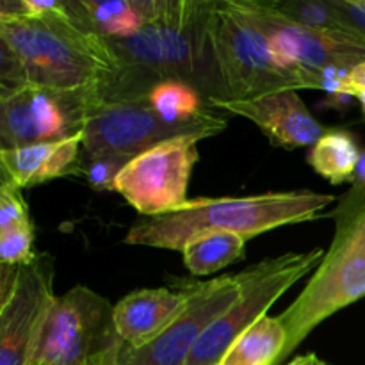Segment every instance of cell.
<instances>
[{"instance_id":"cell-12","label":"cell","mask_w":365,"mask_h":365,"mask_svg":"<svg viewBox=\"0 0 365 365\" xmlns=\"http://www.w3.org/2000/svg\"><path fill=\"white\" fill-rule=\"evenodd\" d=\"M200 138H177L164 141L127 163L118 177L114 191L141 217L173 212L187 202L189 180L198 163Z\"/></svg>"},{"instance_id":"cell-27","label":"cell","mask_w":365,"mask_h":365,"mask_svg":"<svg viewBox=\"0 0 365 365\" xmlns=\"http://www.w3.org/2000/svg\"><path fill=\"white\" fill-rule=\"evenodd\" d=\"M287 365H327V364H324L323 360L316 355V353H309V355L298 356V359H294L291 364H287Z\"/></svg>"},{"instance_id":"cell-24","label":"cell","mask_w":365,"mask_h":365,"mask_svg":"<svg viewBox=\"0 0 365 365\" xmlns=\"http://www.w3.org/2000/svg\"><path fill=\"white\" fill-rule=\"evenodd\" d=\"M31 221L29 205L21 195V189L2 182L0 185V232H7Z\"/></svg>"},{"instance_id":"cell-6","label":"cell","mask_w":365,"mask_h":365,"mask_svg":"<svg viewBox=\"0 0 365 365\" xmlns=\"http://www.w3.org/2000/svg\"><path fill=\"white\" fill-rule=\"evenodd\" d=\"M125 348L114 305L86 285L57 296L31 365H118Z\"/></svg>"},{"instance_id":"cell-21","label":"cell","mask_w":365,"mask_h":365,"mask_svg":"<svg viewBox=\"0 0 365 365\" xmlns=\"http://www.w3.org/2000/svg\"><path fill=\"white\" fill-rule=\"evenodd\" d=\"M274 9L284 13L291 20L314 29V31L324 32V34L337 36V38L355 39L365 43L341 16L335 7L334 0H291V2H269Z\"/></svg>"},{"instance_id":"cell-16","label":"cell","mask_w":365,"mask_h":365,"mask_svg":"<svg viewBox=\"0 0 365 365\" xmlns=\"http://www.w3.org/2000/svg\"><path fill=\"white\" fill-rule=\"evenodd\" d=\"M82 148V134L63 141L36 143L0 150L2 182L18 189L41 185L75 173Z\"/></svg>"},{"instance_id":"cell-3","label":"cell","mask_w":365,"mask_h":365,"mask_svg":"<svg viewBox=\"0 0 365 365\" xmlns=\"http://www.w3.org/2000/svg\"><path fill=\"white\" fill-rule=\"evenodd\" d=\"M210 2L168 0L164 13L130 38L106 39L121 70L150 81H182L207 98L221 100V86L209 39Z\"/></svg>"},{"instance_id":"cell-13","label":"cell","mask_w":365,"mask_h":365,"mask_svg":"<svg viewBox=\"0 0 365 365\" xmlns=\"http://www.w3.org/2000/svg\"><path fill=\"white\" fill-rule=\"evenodd\" d=\"M184 287L189 292L185 312L146 348L130 349L125 346L118 365H184L207 327L241 296L242 271L200 284H184Z\"/></svg>"},{"instance_id":"cell-18","label":"cell","mask_w":365,"mask_h":365,"mask_svg":"<svg viewBox=\"0 0 365 365\" xmlns=\"http://www.w3.org/2000/svg\"><path fill=\"white\" fill-rule=\"evenodd\" d=\"M360 155L362 152L348 130L328 128L327 134L310 146L307 163L330 184H353Z\"/></svg>"},{"instance_id":"cell-11","label":"cell","mask_w":365,"mask_h":365,"mask_svg":"<svg viewBox=\"0 0 365 365\" xmlns=\"http://www.w3.org/2000/svg\"><path fill=\"white\" fill-rule=\"evenodd\" d=\"M365 298V252L330 246L298 298L278 316L287 334L284 355H291L323 321Z\"/></svg>"},{"instance_id":"cell-28","label":"cell","mask_w":365,"mask_h":365,"mask_svg":"<svg viewBox=\"0 0 365 365\" xmlns=\"http://www.w3.org/2000/svg\"><path fill=\"white\" fill-rule=\"evenodd\" d=\"M355 98L359 100V102H360V106H362V113H364V118H365V91L359 93V95H356Z\"/></svg>"},{"instance_id":"cell-25","label":"cell","mask_w":365,"mask_h":365,"mask_svg":"<svg viewBox=\"0 0 365 365\" xmlns=\"http://www.w3.org/2000/svg\"><path fill=\"white\" fill-rule=\"evenodd\" d=\"M346 24L365 39V0H334Z\"/></svg>"},{"instance_id":"cell-4","label":"cell","mask_w":365,"mask_h":365,"mask_svg":"<svg viewBox=\"0 0 365 365\" xmlns=\"http://www.w3.org/2000/svg\"><path fill=\"white\" fill-rule=\"evenodd\" d=\"M152 86V82L127 71H120L103 86L89 106L82 128V150L130 160L170 139L189 135L207 139L227 128L225 116L209 123H170L146 100V91Z\"/></svg>"},{"instance_id":"cell-7","label":"cell","mask_w":365,"mask_h":365,"mask_svg":"<svg viewBox=\"0 0 365 365\" xmlns=\"http://www.w3.org/2000/svg\"><path fill=\"white\" fill-rule=\"evenodd\" d=\"M323 248L266 259L242 271V292L217 319L207 327L184 365H220L228 349L303 277L323 262Z\"/></svg>"},{"instance_id":"cell-1","label":"cell","mask_w":365,"mask_h":365,"mask_svg":"<svg viewBox=\"0 0 365 365\" xmlns=\"http://www.w3.org/2000/svg\"><path fill=\"white\" fill-rule=\"evenodd\" d=\"M0 89L32 84L91 93L121 71L109 43L75 20H31L0 13Z\"/></svg>"},{"instance_id":"cell-22","label":"cell","mask_w":365,"mask_h":365,"mask_svg":"<svg viewBox=\"0 0 365 365\" xmlns=\"http://www.w3.org/2000/svg\"><path fill=\"white\" fill-rule=\"evenodd\" d=\"M127 163L128 159H121V157L88 153L82 150L73 175L81 177L95 191H114L118 177Z\"/></svg>"},{"instance_id":"cell-17","label":"cell","mask_w":365,"mask_h":365,"mask_svg":"<svg viewBox=\"0 0 365 365\" xmlns=\"http://www.w3.org/2000/svg\"><path fill=\"white\" fill-rule=\"evenodd\" d=\"M75 21L106 39L130 38L164 13L168 0L70 2Z\"/></svg>"},{"instance_id":"cell-20","label":"cell","mask_w":365,"mask_h":365,"mask_svg":"<svg viewBox=\"0 0 365 365\" xmlns=\"http://www.w3.org/2000/svg\"><path fill=\"white\" fill-rule=\"evenodd\" d=\"M287 334L277 317L264 316L237 339L220 365H277L282 362Z\"/></svg>"},{"instance_id":"cell-10","label":"cell","mask_w":365,"mask_h":365,"mask_svg":"<svg viewBox=\"0 0 365 365\" xmlns=\"http://www.w3.org/2000/svg\"><path fill=\"white\" fill-rule=\"evenodd\" d=\"M98 93H63L32 84L2 88V148L63 141L82 134L89 106Z\"/></svg>"},{"instance_id":"cell-9","label":"cell","mask_w":365,"mask_h":365,"mask_svg":"<svg viewBox=\"0 0 365 365\" xmlns=\"http://www.w3.org/2000/svg\"><path fill=\"white\" fill-rule=\"evenodd\" d=\"M56 298L50 255H38L25 266H2L0 365H31Z\"/></svg>"},{"instance_id":"cell-26","label":"cell","mask_w":365,"mask_h":365,"mask_svg":"<svg viewBox=\"0 0 365 365\" xmlns=\"http://www.w3.org/2000/svg\"><path fill=\"white\" fill-rule=\"evenodd\" d=\"M365 91V63L353 68L341 84V96H356Z\"/></svg>"},{"instance_id":"cell-15","label":"cell","mask_w":365,"mask_h":365,"mask_svg":"<svg viewBox=\"0 0 365 365\" xmlns=\"http://www.w3.org/2000/svg\"><path fill=\"white\" fill-rule=\"evenodd\" d=\"M189 292L170 287L138 289L114 305V324L123 344L141 349L155 342L185 312Z\"/></svg>"},{"instance_id":"cell-5","label":"cell","mask_w":365,"mask_h":365,"mask_svg":"<svg viewBox=\"0 0 365 365\" xmlns=\"http://www.w3.org/2000/svg\"><path fill=\"white\" fill-rule=\"evenodd\" d=\"M209 39L221 100L235 102L285 89H303L298 75L278 59L241 0L210 2Z\"/></svg>"},{"instance_id":"cell-23","label":"cell","mask_w":365,"mask_h":365,"mask_svg":"<svg viewBox=\"0 0 365 365\" xmlns=\"http://www.w3.org/2000/svg\"><path fill=\"white\" fill-rule=\"evenodd\" d=\"M34 225L25 223L0 232V262L2 266H25L36 259Z\"/></svg>"},{"instance_id":"cell-14","label":"cell","mask_w":365,"mask_h":365,"mask_svg":"<svg viewBox=\"0 0 365 365\" xmlns=\"http://www.w3.org/2000/svg\"><path fill=\"white\" fill-rule=\"evenodd\" d=\"M214 109L252 121L278 148L314 146L328 128L314 118L296 89L269 93L252 100H214Z\"/></svg>"},{"instance_id":"cell-8","label":"cell","mask_w":365,"mask_h":365,"mask_svg":"<svg viewBox=\"0 0 365 365\" xmlns=\"http://www.w3.org/2000/svg\"><path fill=\"white\" fill-rule=\"evenodd\" d=\"M266 34L278 59L302 81L303 89H323L327 71H351L365 63V43L324 34L291 20L269 2L241 0Z\"/></svg>"},{"instance_id":"cell-2","label":"cell","mask_w":365,"mask_h":365,"mask_svg":"<svg viewBox=\"0 0 365 365\" xmlns=\"http://www.w3.org/2000/svg\"><path fill=\"white\" fill-rule=\"evenodd\" d=\"M334 202L335 196L307 189L241 198L187 200L173 212L135 221L125 235V242L182 252L192 237L203 232H232L252 239L274 228L317 220Z\"/></svg>"},{"instance_id":"cell-19","label":"cell","mask_w":365,"mask_h":365,"mask_svg":"<svg viewBox=\"0 0 365 365\" xmlns=\"http://www.w3.org/2000/svg\"><path fill=\"white\" fill-rule=\"evenodd\" d=\"M246 242L248 239L232 232H203L182 248L184 266L195 277L217 273L245 259Z\"/></svg>"}]
</instances>
